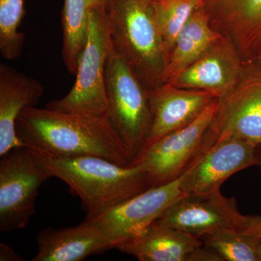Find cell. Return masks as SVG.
<instances>
[{"label": "cell", "mask_w": 261, "mask_h": 261, "mask_svg": "<svg viewBox=\"0 0 261 261\" xmlns=\"http://www.w3.org/2000/svg\"><path fill=\"white\" fill-rule=\"evenodd\" d=\"M24 145L58 156H95L130 166L126 147L102 115L62 112L49 108H25L16 121Z\"/></svg>", "instance_id": "cell-1"}, {"label": "cell", "mask_w": 261, "mask_h": 261, "mask_svg": "<svg viewBox=\"0 0 261 261\" xmlns=\"http://www.w3.org/2000/svg\"><path fill=\"white\" fill-rule=\"evenodd\" d=\"M27 147L49 177L65 182L80 197L89 221L151 188L140 165L121 166L95 156L54 155Z\"/></svg>", "instance_id": "cell-2"}, {"label": "cell", "mask_w": 261, "mask_h": 261, "mask_svg": "<svg viewBox=\"0 0 261 261\" xmlns=\"http://www.w3.org/2000/svg\"><path fill=\"white\" fill-rule=\"evenodd\" d=\"M153 0H110L105 5L111 48L148 89L162 85L168 62Z\"/></svg>", "instance_id": "cell-3"}, {"label": "cell", "mask_w": 261, "mask_h": 261, "mask_svg": "<svg viewBox=\"0 0 261 261\" xmlns=\"http://www.w3.org/2000/svg\"><path fill=\"white\" fill-rule=\"evenodd\" d=\"M106 84L108 117L132 164L145 148L152 127L149 89L111 46Z\"/></svg>", "instance_id": "cell-4"}, {"label": "cell", "mask_w": 261, "mask_h": 261, "mask_svg": "<svg viewBox=\"0 0 261 261\" xmlns=\"http://www.w3.org/2000/svg\"><path fill=\"white\" fill-rule=\"evenodd\" d=\"M111 49L106 8L95 5L89 13L87 44L79 62L73 87L66 95L46 108L62 112L102 115L108 112L106 68Z\"/></svg>", "instance_id": "cell-5"}, {"label": "cell", "mask_w": 261, "mask_h": 261, "mask_svg": "<svg viewBox=\"0 0 261 261\" xmlns=\"http://www.w3.org/2000/svg\"><path fill=\"white\" fill-rule=\"evenodd\" d=\"M219 99V111L206 130L195 160L215 144L227 139H240L261 145L260 67L247 65L238 85Z\"/></svg>", "instance_id": "cell-6"}, {"label": "cell", "mask_w": 261, "mask_h": 261, "mask_svg": "<svg viewBox=\"0 0 261 261\" xmlns=\"http://www.w3.org/2000/svg\"><path fill=\"white\" fill-rule=\"evenodd\" d=\"M27 145L14 147L0 161V231L21 229L35 213L39 187L49 178Z\"/></svg>", "instance_id": "cell-7"}, {"label": "cell", "mask_w": 261, "mask_h": 261, "mask_svg": "<svg viewBox=\"0 0 261 261\" xmlns=\"http://www.w3.org/2000/svg\"><path fill=\"white\" fill-rule=\"evenodd\" d=\"M219 98L190 124L160 139L134 161L142 166L150 187L166 185L182 176L193 162L206 130L217 114Z\"/></svg>", "instance_id": "cell-8"}, {"label": "cell", "mask_w": 261, "mask_h": 261, "mask_svg": "<svg viewBox=\"0 0 261 261\" xmlns=\"http://www.w3.org/2000/svg\"><path fill=\"white\" fill-rule=\"evenodd\" d=\"M181 181L182 176L166 185L151 187L92 221L107 237L111 248H116L143 231L170 206L187 196L182 190Z\"/></svg>", "instance_id": "cell-9"}, {"label": "cell", "mask_w": 261, "mask_h": 261, "mask_svg": "<svg viewBox=\"0 0 261 261\" xmlns=\"http://www.w3.org/2000/svg\"><path fill=\"white\" fill-rule=\"evenodd\" d=\"M257 147L237 138L215 144L182 175L185 195H207L220 191L223 183L234 173L257 166Z\"/></svg>", "instance_id": "cell-10"}, {"label": "cell", "mask_w": 261, "mask_h": 261, "mask_svg": "<svg viewBox=\"0 0 261 261\" xmlns=\"http://www.w3.org/2000/svg\"><path fill=\"white\" fill-rule=\"evenodd\" d=\"M243 215L233 197L221 191L207 195H187L170 206L156 220L200 239L228 228H238Z\"/></svg>", "instance_id": "cell-11"}, {"label": "cell", "mask_w": 261, "mask_h": 261, "mask_svg": "<svg viewBox=\"0 0 261 261\" xmlns=\"http://www.w3.org/2000/svg\"><path fill=\"white\" fill-rule=\"evenodd\" d=\"M211 27L227 37L246 65L261 58V0H202Z\"/></svg>", "instance_id": "cell-12"}, {"label": "cell", "mask_w": 261, "mask_h": 261, "mask_svg": "<svg viewBox=\"0 0 261 261\" xmlns=\"http://www.w3.org/2000/svg\"><path fill=\"white\" fill-rule=\"evenodd\" d=\"M246 67L233 43L221 36L195 63L166 83L208 91L221 98L238 85Z\"/></svg>", "instance_id": "cell-13"}, {"label": "cell", "mask_w": 261, "mask_h": 261, "mask_svg": "<svg viewBox=\"0 0 261 261\" xmlns=\"http://www.w3.org/2000/svg\"><path fill=\"white\" fill-rule=\"evenodd\" d=\"M149 95L152 124L143 151L164 136L190 124L219 98L208 91L180 88L169 83L149 89Z\"/></svg>", "instance_id": "cell-14"}, {"label": "cell", "mask_w": 261, "mask_h": 261, "mask_svg": "<svg viewBox=\"0 0 261 261\" xmlns=\"http://www.w3.org/2000/svg\"><path fill=\"white\" fill-rule=\"evenodd\" d=\"M44 92L35 79L9 65H0V157L23 145L17 135V119L24 109L34 107Z\"/></svg>", "instance_id": "cell-15"}, {"label": "cell", "mask_w": 261, "mask_h": 261, "mask_svg": "<svg viewBox=\"0 0 261 261\" xmlns=\"http://www.w3.org/2000/svg\"><path fill=\"white\" fill-rule=\"evenodd\" d=\"M37 244V253L33 261H80L111 249L104 232L89 220L73 227L41 230Z\"/></svg>", "instance_id": "cell-16"}, {"label": "cell", "mask_w": 261, "mask_h": 261, "mask_svg": "<svg viewBox=\"0 0 261 261\" xmlns=\"http://www.w3.org/2000/svg\"><path fill=\"white\" fill-rule=\"evenodd\" d=\"M202 245L201 239L155 221L116 249L140 261H188Z\"/></svg>", "instance_id": "cell-17"}, {"label": "cell", "mask_w": 261, "mask_h": 261, "mask_svg": "<svg viewBox=\"0 0 261 261\" xmlns=\"http://www.w3.org/2000/svg\"><path fill=\"white\" fill-rule=\"evenodd\" d=\"M221 36L211 27L209 15L202 7L195 10L178 34L163 72V83L195 63Z\"/></svg>", "instance_id": "cell-18"}, {"label": "cell", "mask_w": 261, "mask_h": 261, "mask_svg": "<svg viewBox=\"0 0 261 261\" xmlns=\"http://www.w3.org/2000/svg\"><path fill=\"white\" fill-rule=\"evenodd\" d=\"M96 0H64L62 11L63 61L68 72L75 75L88 38L89 13Z\"/></svg>", "instance_id": "cell-19"}, {"label": "cell", "mask_w": 261, "mask_h": 261, "mask_svg": "<svg viewBox=\"0 0 261 261\" xmlns=\"http://www.w3.org/2000/svg\"><path fill=\"white\" fill-rule=\"evenodd\" d=\"M202 7V0H161L156 3V21L164 41L168 60L182 29L195 10Z\"/></svg>", "instance_id": "cell-20"}, {"label": "cell", "mask_w": 261, "mask_h": 261, "mask_svg": "<svg viewBox=\"0 0 261 261\" xmlns=\"http://www.w3.org/2000/svg\"><path fill=\"white\" fill-rule=\"evenodd\" d=\"M204 246L228 261H258L257 248L260 239L233 228L201 239Z\"/></svg>", "instance_id": "cell-21"}, {"label": "cell", "mask_w": 261, "mask_h": 261, "mask_svg": "<svg viewBox=\"0 0 261 261\" xmlns=\"http://www.w3.org/2000/svg\"><path fill=\"white\" fill-rule=\"evenodd\" d=\"M25 14L24 0H0V53L5 59L21 56L25 36L18 29Z\"/></svg>", "instance_id": "cell-22"}, {"label": "cell", "mask_w": 261, "mask_h": 261, "mask_svg": "<svg viewBox=\"0 0 261 261\" xmlns=\"http://www.w3.org/2000/svg\"><path fill=\"white\" fill-rule=\"evenodd\" d=\"M238 229L243 232L261 239V216H244Z\"/></svg>", "instance_id": "cell-23"}, {"label": "cell", "mask_w": 261, "mask_h": 261, "mask_svg": "<svg viewBox=\"0 0 261 261\" xmlns=\"http://www.w3.org/2000/svg\"><path fill=\"white\" fill-rule=\"evenodd\" d=\"M0 260L1 261H20L23 260L21 257L19 256L14 250L5 245L0 244Z\"/></svg>", "instance_id": "cell-24"}, {"label": "cell", "mask_w": 261, "mask_h": 261, "mask_svg": "<svg viewBox=\"0 0 261 261\" xmlns=\"http://www.w3.org/2000/svg\"><path fill=\"white\" fill-rule=\"evenodd\" d=\"M256 156L257 160V166L261 170V145L257 146Z\"/></svg>", "instance_id": "cell-25"}, {"label": "cell", "mask_w": 261, "mask_h": 261, "mask_svg": "<svg viewBox=\"0 0 261 261\" xmlns=\"http://www.w3.org/2000/svg\"><path fill=\"white\" fill-rule=\"evenodd\" d=\"M257 255L258 261H261V239L260 242H259L258 245H257Z\"/></svg>", "instance_id": "cell-26"}, {"label": "cell", "mask_w": 261, "mask_h": 261, "mask_svg": "<svg viewBox=\"0 0 261 261\" xmlns=\"http://www.w3.org/2000/svg\"><path fill=\"white\" fill-rule=\"evenodd\" d=\"M110 0H96V2H97V5H106L107 4L108 2H109Z\"/></svg>", "instance_id": "cell-27"}, {"label": "cell", "mask_w": 261, "mask_h": 261, "mask_svg": "<svg viewBox=\"0 0 261 261\" xmlns=\"http://www.w3.org/2000/svg\"><path fill=\"white\" fill-rule=\"evenodd\" d=\"M256 65H259L258 66H260L261 68V58H260V61L257 62V63H256Z\"/></svg>", "instance_id": "cell-28"}, {"label": "cell", "mask_w": 261, "mask_h": 261, "mask_svg": "<svg viewBox=\"0 0 261 261\" xmlns=\"http://www.w3.org/2000/svg\"><path fill=\"white\" fill-rule=\"evenodd\" d=\"M153 1H154V2H159V1H161V0H153Z\"/></svg>", "instance_id": "cell-29"}]
</instances>
